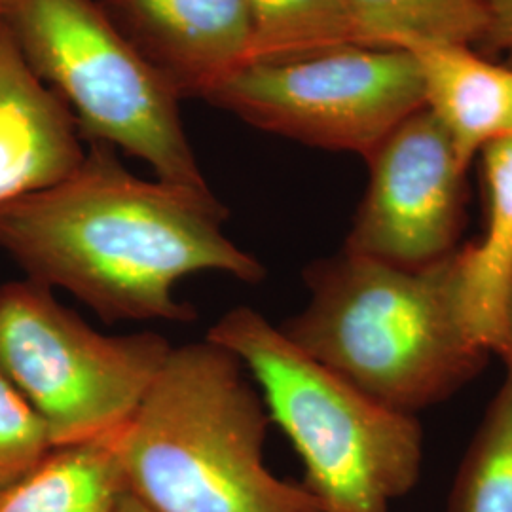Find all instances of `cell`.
Wrapping results in <instances>:
<instances>
[{"mask_svg": "<svg viewBox=\"0 0 512 512\" xmlns=\"http://www.w3.org/2000/svg\"><path fill=\"white\" fill-rule=\"evenodd\" d=\"M486 228L461 249L467 321L480 346L495 353L512 277V135L482 148Z\"/></svg>", "mask_w": 512, "mask_h": 512, "instance_id": "12", "label": "cell"}, {"mask_svg": "<svg viewBox=\"0 0 512 512\" xmlns=\"http://www.w3.org/2000/svg\"><path fill=\"white\" fill-rule=\"evenodd\" d=\"M366 44L401 48L408 42L471 46L482 42L480 0H348Z\"/></svg>", "mask_w": 512, "mask_h": 512, "instance_id": "15", "label": "cell"}, {"mask_svg": "<svg viewBox=\"0 0 512 512\" xmlns=\"http://www.w3.org/2000/svg\"><path fill=\"white\" fill-rule=\"evenodd\" d=\"M120 433V431H118ZM54 446L0 497V512H114L128 494L116 435Z\"/></svg>", "mask_w": 512, "mask_h": 512, "instance_id": "13", "label": "cell"}, {"mask_svg": "<svg viewBox=\"0 0 512 512\" xmlns=\"http://www.w3.org/2000/svg\"><path fill=\"white\" fill-rule=\"evenodd\" d=\"M306 283V308L279 329L378 403L414 414L486 365L467 321L461 249L423 268L342 251L311 264Z\"/></svg>", "mask_w": 512, "mask_h": 512, "instance_id": "2", "label": "cell"}, {"mask_svg": "<svg viewBox=\"0 0 512 512\" xmlns=\"http://www.w3.org/2000/svg\"><path fill=\"white\" fill-rule=\"evenodd\" d=\"M486 16V31L480 44L509 55L512 61V0H480Z\"/></svg>", "mask_w": 512, "mask_h": 512, "instance_id": "18", "label": "cell"}, {"mask_svg": "<svg viewBox=\"0 0 512 512\" xmlns=\"http://www.w3.org/2000/svg\"><path fill=\"white\" fill-rule=\"evenodd\" d=\"M495 353L503 359L507 365V372L512 374V277L505 296V306H503V319H501V334H499V344Z\"/></svg>", "mask_w": 512, "mask_h": 512, "instance_id": "19", "label": "cell"}, {"mask_svg": "<svg viewBox=\"0 0 512 512\" xmlns=\"http://www.w3.org/2000/svg\"><path fill=\"white\" fill-rule=\"evenodd\" d=\"M270 423L230 349L209 338L171 348L116 435L129 494L152 512H323L264 465Z\"/></svg>", "mask_w": 512, "mask_h": 512, "instance_id": "3", "label": "cell"}, {"mask_svg": "<svg viewBox=\"0 0 512 512\" xmlns=\"http://www.w3.org/2000/svg\"><path fill=\"white\" fill-rule=\"evenodd\" d=\"M86 152L73 112L29 69L0 21V205L61 183Z\"/></svg>", "mask_w": 512, "mask_h": 512, "instance_id": "10", "label": "cell"}, {"mask_svg": "<svg viewBox=\"0 0 512 512\" xmlns=\"http://www.w3.org/2000/svg\"><path fill=\"white\" fill-rule=\"evenodd\" d=\"M171 351L156 332L107 336L31 279L0 285V372L54 446L122 431Z\"/></svg>", "mask_w": 512, "mask_h": 512, "instance_id": "6", "label": "cell"}, {"mask_svg": "<svg viewBox=\"0 0 512 512\" xmlns=\"http://www.w3.org/2000/svg\"><path fill=\"white\" fill-rule=\"evenodd\" d=\"M224 205L211 190L129 173L105 143L61 183L0 205V249L27 279L74 294L107 323H192L177 283L202 272L245 283L264 266L226 234Z\"/></svg>", "mask_w": 512, "mask_h": 512, "instance_id": "1", "label": "cell"}, {"mask_svg": "<svg viewBox=\"0 0 512 512\" xmlns=\"http://www.w3.org/2000/svg\"><path fill=\"white\" fill-rule=\"evenodd\" d=\"M0 21L29 69L71 109L86 143L122 148L165 183L209 190L181 99L97 0H0Z\"/></svg>", "mask_w": 512, "mask_h": 512, "instance_id": "5", "label": "cell"}, {"mask_svg": "<svg viewBox=\"0 0 512 512\" xmlns=\"http://www.w3.org/2000/svg\"><path fill=\"white\" fill-rule=\"evenodd\" d=\"M245 2L251 19L247 63L293 59L344 46H368L348 0Z\"/></svg>", "mask_w": 512, "mask_h": 512, "instance_id": "14", "label": "cell"}, {"mask_svg": "<svg viewBox=\"0 0 512 512\" xmlns=\"http://www.w3.org/2000/svg\"><path fill=\"white\" fill-rule=\"evenodd\" d=\"M52 448L44 420L0 372V497L29 475Z\"/></svg>", "mask_w": 512, "mask_h": 512, "instance_id": "17", "label": "cell"}, {"mask_svg": "<svg viewBox=\"0 0 512 512\" xmlns=\"http://www.w3.org/2000/svg\"><path fill=\"white\" fill-rule=\"evenodd\" d=\"M446 512H512V374L459 467Z\"/></svg>", "mask_w": 512, "mask_h": 512, "instance_id": "16", "label": "cell"}, {"mask_svg": "<svg viewBox=\"0 0 512 512\" xmlns=\"http://www.w3.org/2000/svg\"><path fill=\"white\" fill-rule=\"evenodd\" d=\"M366 162L368 188L344 251L399 268H423L458 251L469 167L431 110L408 116Z\"/></svg>", "mask_w": 512, "mask_h": 512, "instance_id": "8", "label": "cell"}, {"mask_svg": "<svg viewBox=\"0 0 512 512\" xmlns=\"http://www.w3.org/2000/svg\"><path fill=\"white\" fill-rule=\"evenodd\" d=\"M423 84L425 109L448 131L469 167L490 143L512 135V67L492 63L469 46L408 42Z\"/></svg>", "mask_w": 512, "mask_h": 512, "instance_id": "11", "label": "cell"}, {"mask_svg": "<svg viewBox=\"0 0 512 512\" xmlns=\"http://www.w3.org/2000/svg\"><path fill=\"white\" fill-rule=\"evenodd\" d=\"M205 101L255 128L363 158L425 107L414 55L372 46L247 63L220 80Z\"/></svg>", "mask_w": 512, "mask_h": 512, "instance_id": "7", "label": "cell"}, {"mask_svg": "<svg viewBox=\"0 0 512 512\" xmlns=\"http://www.w3.org/2000/svg\"><path fill=\"white\" fill-rule=\"evenodd\" d=\"M173 93L202 97L247 63L245 0H97Z\"/></svg>", "mask_w": 512, "mask_h": 512, "instance_id": "9", "label": "cell"}, {"mask_svg": "<svg viewBox=\"0 0 512 512\" xmlns=\"http://www.w3.org/2000/svg\"><path fill=\"white\" fill-rule=\"evenodd\" d=\"M209 340L230 349L306 467L323 512H391L423 469V429L346 382L251 308L224 313Z\"/></svg>", "mask_w": 512, "mask_h": 512, "instance_id": "4", "label": "cell"}, {"mask_svg": "<svg viewBox=\"0 0 512 512\" xmlns=\"http://www.w3.org/2000/svg\"><path fill=\"white\" fill-rule=\"evenodd\" d=\"M114 512H152L148 507H145L137 497H133V495L126 494L122 497V501H120V505L116 507V511Z\"/></svg>", "mask_w": 512, "mask_h": 512, "instance_id": "20", "label": "cell"}]
</instances>
